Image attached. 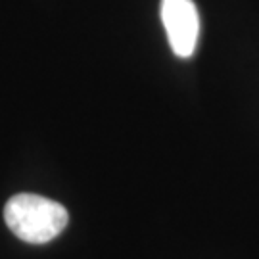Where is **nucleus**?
Segmentation results:
<instances>
[{"label": "nucleus", "mask_w": 259, "mask_h": 259, "mask_svg": "<svg viewBox=\"0 0 259 259\" xmlns=\"http://www.w3.org/2000/svg\"><path fill=\"white\" fill-rule=\"evenodd\" d=\"M4 221L19 240L47 244L65 229L69 215L62 204L38 194H16L4 207Z\"/></svg>", "instance_id": "1"}, {"label": "nucleus", "mask_w": 259, "mask_h": 259, "mask_svg": "<svg viewBox=\"0 0 259 259\" xmlns=\"http://www.w3.org/2000/svg\"><path fill=\"white\" fill-rule=\"evenodd\" d=\"M161 21L171 50L179 58H190L198 47L200 16L192 0H161Z\"/></svg>", "instance_id": "2"}]
</instances>
